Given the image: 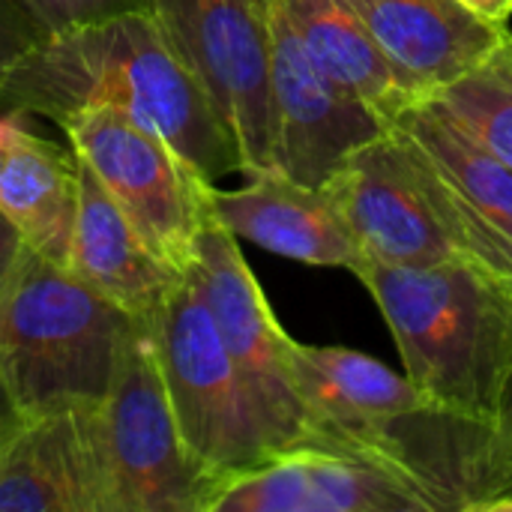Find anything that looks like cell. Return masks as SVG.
<instances>
[{"mask_svg": "<svg viewBox=\"0 0 512 512\" xmlns=\"http://www.w3.org/2000/svg\"><path fill=\"white\" fill-rule=\"evenodd\" d=\"M246 177L240 189H213V216L237 240L291 261L360 273L363 249L324 186L297 183L282 168H261Z\"/></svg>", "mask_w": 512, "mask_h": 512, "instance_id": "15", "label": "cell"}, {"mask_svg": "<svg viewBox=\"0 0 512 512\" xmlns=\"http://www.w3.org/2000/svg\"><path fill=\"white\" fill-rule=\"evenodd\" d=\"M297 384L309 411V447L378 459L390 468L396 465L384 447L393 426L429 411L408 375L351 348L297 342Z\"/></svg>", "mask_w": 512, "mask_h": 512, "instance_id": "13", "label": "cell"}, {"mask_svg": "<svg viewBox=\"0 0 512 512\" xmlns=\"http://www.w3.org/2000/svg\"><path fill=\"white\" fill-rule=\"evenodd\" d=\"M468 3L471 9H477L480 15L498 21V24H507L512 18V0H462Z\"/></svg>", "mask_w": 512, "mask_h": 512, "instance_id": "26", "label": "cell"}, {"mask_svg": "<svg viewBox=\"0 0 512 512\" xmlns=\"http://www.w3.org/2000/svg\"><path fill=\"white\" fill-rule=\"evenodd\" d=\"M423 102L512 168V33L477 66Z\"/></svg>", "mask_w": 512, "mask_h": 512, "instance_id": "21", "label": "cell"}, {"mask_svg": "<svg viewBox=\"0 0 512 512\" xmlns=\"http://www.w3.org/2000/svg\"><path fill=\"white\" fill-rule=\"evenodd\" d=\"M111 512L96 408H63L24 423L0 453V512Z\"/></svg>", "mask_w": 512, "mask_h": 512, "instance_id": "16", "label": "cell"}, {"mask_svg": "<svg viewBox=\"0 0 512 512\" xmlns=\"http://www.w3.org/2000/svg\"><path fill=\"white\" fill-rule=\"evenodd\" d=\"M96 294L150 327L186 273L168 267L132 228L90 165L78 156V213L66 264Z\"/></svg>", "mask_w": 512, "mask_h": 512, "instance_id": "17", "label": "cell"}, {"mask_svg": "<svg viewBox=\"0 0 512 512\" xmlns=\"http://www.w3.org/2000/svg\"><path fill=\"white\" fill-rule=\"evenodd\" d=\"M228 126L240 174L273 168L270 24L276 0H147Z\"/></svg>", "mask_w": 512, "mask_h": 512, "instance_id": "8", "label": "cell"}, {"mask_svg": "<svg viewBox=\"0 0 512 512\" xmlns=\"http://www.w3.org/2000/svg\"><path fill=\"white\" fill-rule=\"evenodd\" d=\"M309 57L345 90L393 123L414 99L399 87L390 63L351 0H282Z\"/></svg>", "mask_w": 512, "mask_h": 512, "instance_id": "20", "label": "cell"}, {"mask_svg": "<svg viewBox=\"0 0 512 512\" xmlns=\"http://www.w3.org/2000/svg\"><path fill=\"white\" fill-rule=\"evenodd\" d=\"M24 423H27V414L21 411V405H18V399H15V393H12L6 375L0 372V453H3V450L9 447V441L24 429Z\"/></svg>", "mask_w": 512, "mask_h": 512, "instance_id": "25", "label": "cell"}, {"mask_svg": "<svg viewBox=\"0 0 512 512\" xmlns=\"http://www.w3.org/2000/svg\"><path fill=\"white\" fill-rule=\"evenodd\" d=\"M111 105L159 132L204 177L240 171L207 87L150 9H129L27 45L0 78V111L63 117Z\"/></svg>", "mask_w": 512, "mask_h": 512, "instance_id": "1", "label": "cell"}, {"mask_svg": "<svg viewBox=\"0 0 512 512\" xmlns=\"http://www.w3.org/2000/svg\"><path fill=\"white\" fill-rule=\"evenodd\" d=\"M141 240L177 273H189L195 243L213 219V180L132 114L96 105L57 123Z\"/></svg>", "mask_w": 512, "mask_h": 512, "instance_id": "6", "label": "cell"}, {"mask_svg": "<svg viewBox=\"0 0 512 512\" xmlns=\"http://www.w3.org/2000/svg\"><path fill=\"white\" fill-rule=\"evenodd\" d=\"M147 330L180 435L195 462L222 489L270 462L273 450L243 378L189 276H183Z\"/></svg>", "mask_w": 512, "mask_h": 512, "instance_id": "5", "label": "cell"}, {"mask_svg": "<svg viewBox=\"0 0 512 512\" xmlns=\"http://www.w3.org/2000/svg\"><path fill=\"white\" fill-rule=\"evenodd\" d=\"M390 63L399 87L414 99H432L489 51L510 27L462 0H351Z\"/></svg>", "mask_w": 512, "mask_h": 512, "instance_id": "14", "label": "cell"}, {"mask_svg": "<svg viewBox=\"0 0 512 512\" xmlns=\"http://www.w3.org/2000/svg\"><path fill=\"white\" fill-rule=\"evenodd\" d=\"M0 210L27 246L66 267L78 213V153L15 123L0 159Z\"/></svg>", "mask_w": 512, "mask_h": 512, "instance_id": "19", "label": "cell"}, {"mask_svg": "<svg viewBox=\"0 0 512 512\" xmlns=\"http://www.w3.org/2000/svg\"><path fill=\"white\" fill-rule=\"evenodd\" d=\"M96 444L111 512H210L222 486L189 453L147 327H135L108 396Z\"/></svg>", "mask_w": 512, "mask_h": 512, "instance_id": "4", "label": "cell"}, {"mask_svg": "<svg viewBox=\"0 0 512 512\" xmlns=\"http://www.w3.org/2000/svg\"><path fill=\"white\" fill-rule=\"evenodd\" d=\"M270 108L273 168L306 186H324L357 150L390 132V120L309 57L282 0L270 24Z\"/></svg>", "mask_w": 512, "mask_h": 512, "instance_id": "10", "label": "cell"}, {"mask_svg": "<svg viewBox=\"0 0 512 512\" xmlns=\"http://www.w3.org/2000/svg\"><path fill=\"white\" fill-rule=\"evenodd\" d=\"M489 512H512V498H504V501H498L495 507Z\"/></svg>", "mask_w": 512, "mask_h": 512, "instance_id": "27", "label": "cell"}, {"mask_svg": "<svg viewBox=\"0 0 512 512\" xmlns=\"http://www.w3.org/2000/svg\"><path fill=\"white\" fill-rule=\"evenodd\" d=\"M357 279L375 297L426 408L492 429L512 381V294L465 258L432 267L366 261Z\"/></svg>", "mask_w": 512, "mask_h": 512, "instance_id": "2", "label": "cell"}, {"mask_svg": "<svg viewBox=\"0 0 512 512\" xmlns=\"http://www.w3.org/2000/svg\"><path fill=\"white\" fill-rule=\"evenodd\" d=\"M210 512H438L402 471L339 450L300 447L231 480Z\"/></svg>", "mask_w": 512, "mask_h": 512, "instance_id": "12", "label": "cell"}, {"mask_svg": "<svg viewBox=\"0 0 512 512\" xmlns=\"http://www.w3.org/2000/svg\"><path fill=\"white\" fill-rule=\"evenodd\" d=\"M186 276L225 339L273 456L309 447V411L297 384V342L276 321L237 237L216 216L204 225Z\"/></svg>", "mask_w": 512, "mask_h": 512, "instance_id": "7", "label": "cell"}, {"mask_svg": "<svg viewBox=\"0 0 512 512\" xmlns=\"http://www.w3.org/2000/svg\"><path fill=\"white\" fill-rule=\"evenodd\" d=\"M3 3L33 30L36 39L90 21H102L117 12L147 9V0H3Z\"/></svg>", "mask_w": 512, "mask_h": 512, "instance_id": "22", "label": "cell"}, {"mask_svg": "<svg viewBox=\"0 0 512 512\" xmlns=\"http://www.w3.org/2000/svg\"><path fill=\"white\" fill-rule=\"evenodd\" d=\"M459 258L512 294V168L429 102L390 123Z\"/></svg>", "mask_w": 512, "mask_h": 512, "instance_id": "9", "label": "cell"}, {"mask_svg": "<svg viewBox=\"0 0 512 512\" xmlns=\"http://www.w3.org/2000/svg\"><path fill=\"white\" fill-rule=\"evenodd\" d=\"M33 42H36L33 30L0 0V78H3L6 66Z\"/></svg>", "mask_w": 512, "mask_h": 512, "instance_id": "23", "label": "cell"}, {"mask_svg": "<svg viewBox=\"0 0 512 512\" xmlns=\"http://www.w3.org/2000/svg\"><path fill=\"white\" fill-rule=\"evenodd\" d=\"M411 462L444 510L489 512L512 498V381L492 429L429 411L414 429Z\"/></svg>", "mask_w": 512, "mask_h": 512, "instance_id": "18", "label": "cell"}, {"mask_svg": "<svg viewBox=\"0 0 512 512\" xmlns=\"http://www.w3.org/2000/svg\"><path fill=\"white\" fill-rule=\"evenodd\" d=\"M324 189L336 201L366 261L432 267L459 258L393 129L357 150Z\"/></svg>", "mask_w": 512, "mask_h": 512, "instance_id": "11", "label": "cell"}, {"mask_svg": "<svg viewBox=\"0 0 512 512\" xmlns=\"http://www.w3.org/2000/svg\"><path fill=\"white\" fill-rule=\"evenodd\" d=\"M27 249V240L24 234L15 228V222L0 210V294L6 291V285L12 282L18 264H21V255Z\"/></svg>", "mask_w": 512, "mask_h": 512, "instance_id": "24", "label": "cell"}, {"mask_svg": "<svg viewBox=\"0 0 512 512\" xmlns=\"http://www.w3.org/2000/svg\"><path fill=\"white\" fill-rule=\"evenodd\" d=\"M135 327L69 267L27 246L0 294V372L27 420L99 408Z\"/></svg>", "mask_w": 512, "mask_h": 512, "instance_id": "3", "label": "cell"}]
</instances>
